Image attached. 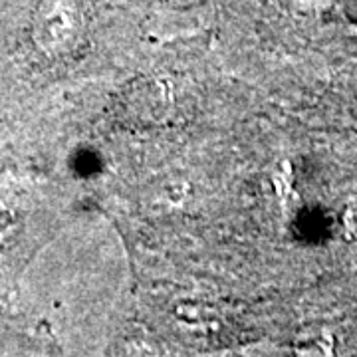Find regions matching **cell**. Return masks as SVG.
Listing matches in <instances>:
<instances>
[{
  "label": "cell",
  "instance_id": "cell-1",
  "mask_svg": "<svg viewBox=\"0 0 357 357\" xmlns=\"http://www.w3.org/2000/svg\"><path fill=\"white\" fill-rule=\"evenodd\" d=\"M117 109L123 123L129 126L153 123L163 112V96L159 93L157 84L149 79H139L123 89Z\"/></svg>",
  "mask_w": 357,
  "mask_h": 357
}]
</instances>
